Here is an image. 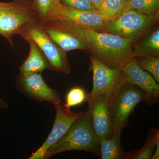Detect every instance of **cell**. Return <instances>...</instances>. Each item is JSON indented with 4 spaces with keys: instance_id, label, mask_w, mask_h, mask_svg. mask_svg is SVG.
Wrapping results in <instances>:
<instances>
[{
    "instance_id": "3",
    "label": "cell",
    "mask_w": 159,
    "mask_h": 159,
    "mask_svg": "<svg viewBox=\"0 0 159 159\" xmlns=\"http://www.w3.org/2000/svg\"><path fill=\"white\" fill-rule=\"evenodd\" d=\"M70 150L84 151L100 157L99 139L94 131L88 110L73 123L58 142L49 148L44 159Z\"/></svg>"
},
{
    "instance_id": "16",
    "label": "cell",
    "mask_w": 159,
    "mask_h": 159,
    "mask_svg": "<svg viewBox=\"0 0 159 159\" xmlns=\"http://www.w3.org/2000/svg\"><path fill=\"white\" fill-rule=\"evenodd\" d=\"M121 133H114L109 139H99L100 157L102 159H127L128 152L122 149Z\"/></svg>"
},
{
    "instance_id": "15",
    "label": "cell",
    "mask_w": 159,
    "mask_h": 159,
    "mask_svg": "<svg viewBox=\"0 0 159 159\" xmlns=\"http://www.w3.org/2000/svg\"><path fill=\"white\" fill-rule=\"evenodd\" d=\"M157 24L138 41L133 43L134 57L145 55L159 57V27Z\"/></svg>"
},
{
    "instance_id": "8",
    "label": "cell",
    "mask_w": 159,
    "mask_h": 159,
    "mask_svg": "<svg viewBox=\"0 0 159 159\" xmlns=\"http://www.w3.org/2000/svg\"><path fill=\"white\" fill-rule=\"evenodd\" d=\"M30 38L42 51L49 64V70L57 71L65 75L70 74V68L67 52L57 45L43 29L40 24L31 27L23 39Z\"/></svg>"
},
{
    "instance_id": "4",
    "label": "cell",
    "mask_w": 159,
    "mask_h": 159,
    "mask_svg": "<svg viewBox=\"0 0 159 159\" xmlns=\"http://www.w3.org/2000/svg\"><path fill=\"white\" fill-rule=\"evenodd\" d=\"M158 20L159 17L148 16L133 10H125L114 20L106 23L99 32L115 34L134 43L158 23Z\"/></svg>"
},
{
    "instance_id": "6",
    "label": "cell",
    "mask_w": 159,
    "mask_h": 159,
    "mask_svg": "<svg viewBox=\"0 0 159 159\" xmlns=\"http://www.w3.org/2000/svg\"><path fill=\"white\" fill-rule=\"evenodd\" d=\"M49 37L64 51H89L85 30L62 19L47 20L40 24Z\"/></svg>"
},
{
    "instance_id": "9",
    "label": "cell",
    "mask_w": 159,
    "mask_h": 159,
    "mask_svg": "<svg viewBox=\"0 0 159 159\" xmlns=\"http://www.w3.org/2000/svg\"><path fill=\"white\" fill-rule=\"evenodd\" d=\"M54 106L56 114L52 130L43 145L29 159H44L49 148L66 133L73 123L84 113V111L73 112L70 109L66 108L62 102Z\"/></svg>"
},
{
    "instance_id": "21",
    "label": "cell",
    "mask_w": 159,
    "mask_h": 159,
    "mask_svg": "<svg viewBox=\"0 0 159 159\" xmlns=\"http://www.w3.org/2000/svg\"><path fill=\"white\" fill-rule=\"evenodd\" d=\"M87 94L82 88H73L69 91L66 98V103L64 104L66 108L70 109L72 107L81 105L86 101Z\"/></svg>"
},
{
    "instance_id": "17",
    "label": "cell",
    "mask_w": 159,
    "mask_h": 159,
    "mask_svg": "<svg viewBox=\"0 0 159 159\" xmlns=\"http://www.w3.org/2000/svg\"><path fill=\"white\" fill-rule=\"evenodd\" d=\"M158 139L159 129H149L144 146L139 150H132L128 152L127 159H151Z\"/></svg>"
},
{
    "instance_id": "25",
    "label": "cell",
    "mask_w": 159,
    "mask_h": 159,
    "mask_svg": "<svg viewBox=\"0 0 159 159\" xmlns=\"http://www.w3.org/2000/svg\"><path fill=\"white\" fill-rule=\"evenodd\" d=\"M8 105L5 101L0 99V109L7 108Z\"/></svg>"
},
{
    "instance_id": "7",
    "label": "cell",
    "mask_w": 159,
    "mask_h": 159,
    "mask_svg": "<svg viewBox=\"0 0 159 159\" xmlns=\"http://www.w3.org/2000/svg\"><path fill=\"white\" fill-rule=\"evenodd\" d=\"M90 68L93 72V87L87 94V99L99 95H105L111 99L126 84L122 69L111 68L91 55Z\"/></svg>"
},
{
    "instance_id": "12",
    "label": "cell",
    "mask_w": 159,
    "mask_h": 159,
    "mask_svg": "<svg viewBox=\"0 0 159 159\" xmlns=\"http://www.w3.org/2000/svg\"><path fill=\"white\" fill-rule=\"evenodd\" d=\"M126 83L136 86L145 92L146 98L144 102L152 105L159 102V84L152 75L140 68L134 58L122 69Z\"/></svg>"
},
{
    "instance_id": "23",
    "label": "cell",
    "mask_w": 159,
    "mask_h": 159,
    "mask_svg": "<svg viewBox=\"0 0 159 159\" xmlns=\"http://www.w3.org/2000/svg\"><path fill=\"white\" fill-rule=\"evenodd\" d=\"M60 4L73 9L97 13L89 0H59Z\"/></svg>"
},
{
    "instance_id": "20",
    "label": "cell",
    "mask_w": 159,
    "mask_h": 159,
    "mask_svg": "<svg viewBox=\"0 0 159 159\" xmlns=\"http://www.w3.org/2000/svg\"><path fill=\"white\" fill-rule=\"evenodd\" d=\"M134 58L140 68L150 73L159 83V57L145 55Z\"/></svg>"
},
{
    "instance_id": "13",
    "label": "cell",
    "mask_w": 159,
    "mask_h": 159,
    "mask_svg": "<svg viewBox=\"0 0 159 159\" xmlns=\"http://www.w3.org/2000/svg\"><path fill=\"white\" fill-rule=\"evenodd\" d=\"M110 99L105 95L86 99L94 131L99 139H111L114 134L110 115Z\"/></svg>"
},
{
    "instance_id": "14",
    "label": "cell",
    "mask_w": 159,
    "mask_h": 159,
    "mask_svg": "<svg viewBox=\"0 0 159 159\" xmlns=\"http://www.w3.org/2000/svg\"><path fill=\"white\" fill-rule=\"evenodd\" d=\"M29 43V53L27 59L20 66L19 74L23 75L41 73L49 69L47 59L39 46L30 38L24 39Z\"/></svg>"
},
{
    "instance_id": "26",
    "label": "cell",
    "mask_w": 159,
    "mask_h": 159,
    "mask_svg": "<svg viewBox=\"0 0 159 159\" xmlns=\"http://www.w3.org/2000/svg\"><path fill=\"white\" fill-rule=\"evenodd\" d=\"M129 1H130V0H122L123 2H124V6H125L126 4H128V3L129 2Z\"/></svg>"
},
{
    "instance_id": "5",
    "label": "cell",
    "mask_w": 159,
    "mask_h": 159,
    "mask_svg": "<svg viewBox=\"0 0 159 159\" xmlns=\"http://www.w3.org/2000/svg\"><path fill=\"white\" fill-rule=\"evenodd\" d=\"M146 98L144 91L135 85L125 84L110 99V115L114 133H121L136 106Z\"/></svg>"
},
{
    "instance_id": "10",
    "label": "cell",
    "mask_w": 159,
    "mask_h": 159,
    "mask_svg": "<svg viewBox=\"0 0 159 159\" xmlns=\"http://www.w3.org/2000/svg\"><path fill=\"white\" fill-rule=\"evenodd\" d=\"M15 84L17 89L30 99L48 101L54 105L61 102L59 92L47 85L41 73L18 74Z\"/></svg>"
},
{
    "instance_id": "18",
    "label": "cell",
    "mask_w": 159,
    "mask_h": 159,
    "mask_svg": "<svg viewBox=\"0 0 159 159\" xmlns=\"http://www.w3.org/2000/svg\"><path fill=\"white\" fill-rule=\"evenodd\" d=\"M127 10H133L148 16L159 17V0H130L124 6L122 11Z\"/></svg>"
},
{
    "instance_id": "19",
    "label": "cell",
    "mask_w": 159,
    "mask_h": 159,
    "mask_svg": "<svg viewBox=\"0 0 159 159\" xmlns=\"http://www.w3.org/2000/svg\"><path fill=\"white\" fill-rule=\"evenodd\" d=\"M124 6L122 0H105L97 11L106 21H111L122 13Z\"/></svg>"
},
{
    "instance_id": "1",
    "label": "cell",
    "mask_w": 159,
    "mask_h": 159,
    "mask_svg": "<svg viewBox=\"0 0 159 159\" xmlns=\"http://www.w3.org/2000/svg\"><path fill=\"white\" fill-rule=\"evenodd\" d=\"M85 35L90 55L111 68L122 69L134 59L129 40L94 30H85Z\"/></svg>"
},
{
    "instance_id": "2",
    "label": "cell",
    "mask_w": 159,
    "mask_h": 159,
    "mask_svg": "<svg viewBox=\"0 0 159 159\" xmlns=\"http://www.w3.org/2000/svg\"><path fill=\"white\" fill-rule=\"evenodd\" d=\"M41 21L32 0H13L0 2V35L14 47L13 38L19 34L23 37L31 27Z\"/></svg>"
},
{
    "instance_id": "24",
    "label": "cell",
    "mask_w": 159,
    "mask_h": 159,
    "mask_svg": "<svg viewBox=\"0 0 159 159\" xmlns=\"http://www.w3.org/2000/svg\"><path fill=\"white\" fill-rule=\"evenodd\" d=\"M89 1L93 4L94 8L97 10L99 8V6L104 2L105 0H89Z\"/></svg>"
},
{
    "instance_id": "22",
    "label": "cell",
    "mask_w": 159,
    "mask_h": 159,
    "mask_svg": "<svg viewBox=\"0 0 159 159\" xmlns=\"http://www.w3.org/2000/svg\"><path fill=\"white\" fill-rule=\"evenodd\" d=\"M33 5L37 11L41 23L47 18L48 15L54 10V7L59 3V0H32Z\"/></svg>"
},
{
    "instance_id": "11",
    "label": "cell",
    "mask_w": 159,
    "mask_h": 159,
    "mask_svg": "<svg viewBox=\"0 0 159 159\" xmlns=\"http://www.w3.org/2000/svg\"><path fill=\"white\" fill-rule=\"evenodd\" d=\"M49 19L66 20L84 30L97 31H100L107 22L98 13L73 9L59 3L48 15L44 21Z\"/></svg>"
}]
</instances>
